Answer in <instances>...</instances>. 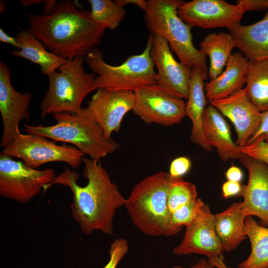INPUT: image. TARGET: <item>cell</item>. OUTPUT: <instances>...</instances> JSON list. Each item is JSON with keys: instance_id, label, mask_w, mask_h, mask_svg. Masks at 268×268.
I'll list each match as a JSON object with an SVG mask.
<instances>
[{"instance_id": "6da1fadb", "label": "cell", "mask_w": 268, "mask_h": 268, "mask_svg": "<svg viewBox=\"0 0 268 268\" xmlns=\"http://www.w3.org/2000/svg\"><path fill=\"white\" fill-rule=\"evenodd\" d=\"M83 176L86 185L77 183L78 173L65 167L64 171L43 187V194L55 184L68 187L72 193L70 209L72 218L81 231L89 235L94 231L113 235V221L118 209L124 206L125 199L118 187L112 181L100 160L83 157Z\"/></svg>"}, {"instance_id": "7a4b0ae2", "label": "cell", "mask_w": 268, "mask_h": 268, "mask_svg": "<svg viewBox=\"0 0 268 268\" xmlns=\"http://www.w3.org/2000/svg\"><path fill=\"white\" fill-rule=\"evenodd\" d=\"M28 30L52 53L66 60L85 57L101 42L106 28L93 22L90 11L72 0L57 2L45 16L27 13Z\"/></svg>"}, {"instance_id": "3957f363", "label": "cell", "mask_w": 268, "mask_h": 268, "mask_svg": "<svg viewBox=\"0 0 268 268\" xmlns=\"http://www.w3.org/2000/svg\"><path fill=\"white\" fill-rule=\"evenodd\" d=\"M172 177L161 171L146 177L132 190L124 206L134 226L151 236H170L180 230L172 223L168 208Z\"/></svg>"}, {"instance_id": "277c9868", "label": "cell", "mask_w": 268, "mask_h": 268, "mask_svg": "<svg viewBox=\"0 0 268 268\" xmlns=\"http://www.w3.org/2000/svg\"><path fill=\"white\" fill-rule=\"evenodd\" d=\"M56 124L49 126L24 125L27 134L51 138L54 141L72 144L84 154L100 160L118 149L120 144L106 138L102 129L87 108L77 113L63 112L53 115Z\"/></svg>"}, {"instance_id": "5b68a950", "label": "cell", "mask_w": 268, "mask_h": 268, "mask_svg": "<svg viewBox=\"0 0 268 268\" xmlns=\"http://www.w3.org/2000/svg\"><path fill=\"white\" fill-rule=\"evenodd\" d=\"M144 19L150 34L165 38L180 62L199 68L207 78L206 56L193 42L192 27L179 16L180 0H148Z\"/></svg>"}, {"instance_id": "8992f818", "label": "cell", "mask_w": 268, "mask_h": 268, "mask_svg": "<svg viewBox=\"0 0 268 268\" xmlns=\"http://www.w3.org/2000/svg\"><path fill=\"white\" fill-rule=\"evenodd\" d=\"M84 57L69 60L49 74V87L40 103L43 115L80 111L82 102L96 89L95 73H87L83 67Z\"/></svg>"}, {"instance_id": "52a82bcc", "label": "cell", "mask_w": 268, "mask_h": 268, "mask_svg": "<svg viewBox=\"0 0 268 268\" xmlns=\"http://www.w3.org/2000/svg\"><path fill=\"white\" fill-rule=\"evenodd\" d=\"M152 35H149L142 53L129 57L121 65L112 66L104 60V55L97 47L85 58L89 68L98 76L95 78L96 89L134 92L145 86L156 83V72L150 57Z\"/></svg>"}, {"instance_id": "ba28073f", "label": "cell", "mask_w": 268, "mask_h": 268, "mask_svg": "<svg viewBox=\"0 0 268 268\" xmlns=\"http://www.w3.org/2000/svg\"><path fill=\"white\" fill-rule=\"evenodd\" d=\"M0 153L20 158L34 169L49 162H63L75 169L80 166L84 155L75 146L59 145L45 137L20 133Z\"/></svg>"}, {"instance_id": "9c48e42d", "label": "cell", "mask_w": 268, "mask_h": 268, "mask_svg": "<svg viewBox=\"0 0 268 268\" xmlns=\"http://www.w3.org/2000/svg\"><path fill=\"white\" fill-rule=\"evenodd\" d=\"M56 177L53 168L36 170L0 153V195L25 204Z\"/></svg>"}, {"instance_id": "30bf717a", "label": "cell", "mask_w": 268, "mask_h": 268, "mask_svg": "<svg viewBox=\"0 0 268 268\" xmlns=\"http://www.w3.org/2000/svg\"><path fill=\"white\" fill-rule=\"evenodd\" d=\"M134 93L132 111L146 124L172 126L181 123L186 116L184 101L170 95L156 84L141 87Z\"/></svg>"}, {"instance_id": "8fae6325", "label": "cell", "mask_w": 268, "mask_h": 268, "mask_svg": "<svg viewBox=\"0 0 268 268\" xmlns=\"http://www.w3.org/2000/svg\"><path fill=\"white\" fill-rule=\"evenodd\" d=\"M151 35L150 55L157 69L156 84L174 97L187 99L192 68L175 59L165 38Z\"/></svg>"}, {"instance_id": "7c38bea8", "label": "cell", "mask_w": 268, "mask_h": 268, "mask_svg": "<svg viewBox=\"0 0 268 268\" xmlns=\"http://www.w3.org/2000/svg\"><path fill=\"white\" fill-rule=\"evenodd\" d=\"M177 13L192 27L229 29L240 24L245 12L238 4H232L224 0H193L183 1Z\"/></svg>"}, {"instance_id": "4fadbf2b", "label": "cell", "mask_w": 268, "mask_h": 268, "mask_svg": "<svg viewBox=\"0 0 268 268\" xmlns=\"http://www.w3.org/2000/svg\"><path fill=\"white\" fill-rule=\"evenodd\" d=\"M10 69L0 62V112L3 126L0 146L4 148L20 133L19 125L22 120L28 121V109L32 99L30 92H19L10 82Z\"/></svg>"}, {"instance_id": "5bb4252c", "label": "cell", "mask_w": 268, "mask_h": 268, "mask_svg": "<svg viewBox=\"0 0 268 268\" xmlns=\"http://www.w3.org/2000/svg\"><path fill=\"white\" fill-rule=\"evenodd\" d=\"M134 93L132 91L98 88L87 102V108L103 130L105 137L111 139L118 132L125 115L133 110Z\"/></svg>"}, {"instance_id": "9a60e30c", "label": "cell", "mask_w": 268, "mask_h": 268, "mask_svg": "<svg viewBox=\"0 0 268 268\" xmlns=\"http://www.w3.org/2000/svg\"><path fill=\"white\" fill-rule=\"evenodd\" d=\"M239 160L249 174L241 212L246 218L257 217L260 225L268 227V166L244 154Z\"/></svg>"}, {"instance_id": "2e32d148", "label": "cell", "mask_w": 268, "mask_h": 268, "mask_svg": "<svg viewBox=\"0 0 268 268\" xmlns=\"http://www.w3.org/2000/svg\"><path fill=\"white\" fill-rule=\"evenodd\" d=\"M210 104L234 126L236 145L245 146L258 129L262 113L250 101L244 88L227 97L212 101Z\"/></svg>"}, {"instance_id": "e0dca14e", "label": "cell", "mask_w": 268, "mask_h": 268, "mask_svg": "<svg viewBox=\"0 0 268 268\" xmlns=\"http://www.w3.org/2000/svg\"><path fill=\"white\" fill-rule=\"evenodd\" d=\"M223 251L215 228L214 214L208 205L203 214L186 227L183 240L173 249L177 255L195 254L208 258L222 255Z\"/></svg>"}, {"instance_id": "ac0fdd59", "label": "cell", "mask_w": 268, "mask_h": 268, "mask_svg": "<svg viewBox=\"0 0 268 268\" xmlns=\"http://www.w3.org/2000/svg\"><path fill=\"white\" fill-rule=\"evenodd\" d=\"M202 130L207 143L216 148L223 161L239 159L242 155L232 140L229 126L222 115L213 106L206 107L202 118Z\"/></svg>"}, {"instance_id": "d6986e66", "label": "cell", "mask_w": 268, "mask_h": 268, "mask_svg": "<svg viewBox=\"0 0 268 268\" xmlns=\"http://www.w3.org/2000/svg\"><path fill=\"white\" fill-rule=\"evenodd\" d=\"M249 60L241 52L232 54L225 69L204 86L206 98L211 102L231 95L246 84Z\"/></svg>"}, {"instance_id": "ffe728a7", "label": "cell", "mask_w": 268, "mask_h": 268, "mask_svg": "<svg viewBox=\"0 0 268 268\" xmlns=\"http://www.w3.org/2000/svg\"><path fill=\"white\" fill-rule=\"evenodd\" d=\"M236 47L249 61L268 59V10L262 19L252 24H238L228 29Z\"/></svg>"}, {"instance_id": "44dd1931", "label": "cell", "mask_w": 268, "mask_h": 268, "mask_svg": "<svg viewBox=\"0 0 268 268\" xmlns=\"http://www.w3.org/2000/svg\"><path fill=\"white\" fill-rule=\"evenodd\" d=\"M207 78L198 68H192L188 101L185 103V115L192 123L190 140L203 150L209 151L212 147L206 141L202 130V118L206 108L204 80Z\"/></svg>"}, {"instance_id": "7402d4cb", "label": "cell", "mask_w": 268, "mask_h": 268, "mask_svg": "<svg viewBox=\"0 0 268 268\" xmlns=\"http://www.w3.org/2000/svg\"><path fill=\"white\" fill-rule=\"evenodd\" d=\"M16 38L19 48L12 51L10 54L38 65L43 74L48 75L58 70L67 61L48 51L28 29L20 31Z\"/></svg>"}, {"instance_id": "603a6c76", "label": "cell", "mask_w": 268, "mask_h": 268, "mask_svg": "<svg viewBox=\"0 0 268 268\" xmlns=\"http://www.w3.org/2000/svg\"><path fill=\"white\" fill-rule=\"evenodd\" d=\"M242 201L235 202L214 214V226L224 251L230 252L247 238L245 232L246 217L241 212Z\"/></svg>"}, {"instance_id": "cb8c5ba5", "label": "cell", "mask_w": 268, "mask_h": 268, "mask_svg": "<svg viewBox=\"0 0 268 268\" xmlns=\"http://www.w3.org/2000/svg\"><path fill=\"white\" fill-rule=\"evenodd\" d=\"M235 47V40L230 33H209L201 42L200 51L209 58L208 76L210 79L222 72Z\"/></svg>"}, {"instance_id": "d4e9b609", "label": "cell", "mask_w": 268, "mask_h": 268, "mask_svg": "<svg viewBox=\"0 0 268 268\" xmlns=\"http://www.w3.org/2000/svg\"><path fill=\"white\" fill-rule=\"evenodd\" d=\"M244 88L250 101L260 112L268 111V59L249 61Z\"/></svg>"}, {"instance_id": "484cf974", "label": "cell", "mask_w": 268, "mask_h": 268, "mask_svg": "<svg viewBox=\"0 0 268 268\" xmlns=\"http://www.w3.org/2000/svg\"><path fill=\"white\" fill-rule=\"evenodd\" d=\"M245 232L250 240L251 250L237 268H268V227L260 225L250 216L245 220Z\"/></svg>"}, {"instance_id": "4316f807", "label": "cell", "mask_w": 268, "mask_h": 268, "mask_svg": "<svg viewBox=\"0 0 268 268\" xmlns=\"http://www.w3.org/2000/svg\"><path fill=\"white\" fill-rule=\"evenodd\" d=\"M91 7L90 17L95 23L106 29H116L126 16L124 7L115 0H88Z\"/></svg>"}, {"instance_id": "83f0119b", "label": "cell", "mask_w": 268, "mask_h": 268, "mask_svg": "<svg viewBox=\"0 0 268 268\" xmlns=\"http://www.w3.org/2000/svg\"><path fill=\"white\" fill-rule=\"evenodd\" d=\"M196 186L185 181L182 177L172 178L167 200L168 208L172 214L177 209L196 200L197 197Z\"/></svg>"}, {"instance_id": "f1b7e54d", "label": "cell", "mask_w": 268, "mask_h": 268, "mask_svg": "<svg viewBox=\"0 0 268 268\" xmlns=\"http://www.w3.org/2000/svg\"><path fill=\"white\" fill-rule=\"evenodd\" d=\"M207 204L197 198L171 214L173 224L180 231L196 221L204 213Z\"/></svg>"}, {"instance_id": "f546056e", "label": "cell", "mask_w": 268, "mask_h": 268, "mask_svg": "<svg viewBox=\"0 0 268 268\" xmlns=\"http://www.w3.org/2000/svg\"><path fill=\"white\" fill-rule=\"evenodd\" d=\"M129 251L127 241L124 238L115 239L111 243L108 253L110 259L103 268H116Z\"/></svg>"}, {"instance_id": "4dcf8cb0", "label": "cell", "mask_w": 268, "mask_h": 268, "mask_svg": "<svg viewBox=\"0 0 268 268\" xmlns=\"http://www.w3.org/2000/svg\"><path fill=\"white\" fill-rule=\"evenodd\" d=\"M242 154L260 160L268 166V142L261 141L238 147Z\"/></svg>"}, {"instance_id": "1f68e13d", "label": "cell", "mask_w": 268, "mask_h": 268, "mask_svg": "<svg viewBox=\"0 0 268 268\" xmlns=\"http://www.w3.org/2000/svg\"><path fill=\"white\" fill-rule=\"evenodd\" d=\"M191 161L187 157H179L174 159L170 164L169 174L172 178L182 177L190 170Z\"/></svg>"}, {"instance_id": "d6a6232c", "label": "cell", "mask_w": 268, "mask_h": 268, "mask_svg": "<svg viewBox=\"0 0 268 268\" xmlns=\"http://www.w3.org/2000/svg\"><path fill=\"white\" fill-rule=\"evenodd\" d=\"M261 141L268 142V111L262 113L258 129L246 145Z\"/></svg>"}, {"instance_id": "836d02e7", "label": "cell", "mask_w": 268, "mask_h": 268, "mask_svg": "<svg viewBox=\"0 0 268 268\" xmlns=\"http://www.w3.org/2000/svg\"><path fill=\"white\" fill-rule=\"evenodd\" d=\"M246 185L240 183L227 181L222 185V195L223 198L227 199L233 197H243L245 193Z\"/></svg>"}, {"instance_id": "e575fe53", "label": "cell", "mask_w": 268, "mask_h": 268, "mask_svg": "<svg viewBox=\"0 0 268 268\" xmlns=\"http://www.w3.org/2000/svg\"><path fill=\"white\" fill-rule=\"evenodd\" d=\"M244 12L268 10V0H238L236 2Z\"/></svg>"}, {"instance_id": "d590c367", "label": "cell", "mask_w": 268, "mask_h": 268, "mask_svg": "<svg viewBox=\"0 0 268 268\" xmlns=\"http://www.w3.org/2000/svg\"><path fill=\"white\" fill-rule=\"evenodd\" d=\"M227 181L241 183L244 178L242 170L239 167L233 165L225 173Z\"/></svg>"}, {"instance_id": "8d00e7d4", "label": "cell", "mask_w": 268, "mask_h": 268, "mask_svg": "<svg viewBox=\"0 0 268 268\" xmlns=\"http://www.w3.org/2000/svg\"><path fill=\"white\" fill-rule=\"evenodd\" d=\"M0 41L1 42L11 45L16 49H18L19 48L16 37H13L9 36L1 28H0Z\"/></svg>"}, {"instance_id": "74e56055", "label": "cell", "mask_w": 268, "mask_h": 268, "mask_svg": "<svg viewBox=\"0 0 268 268\" xmlns=\"http://www.w3.org/2000/svg\"><path fill=\"white\" fill-rule=\"evenodd\" d=\"M115 1L122 7L129 3L134 4L144 11L146 10L148 4V1L144 0H115Z\"/></svg>"}, {"instance_id": "f35d334b", "label": "cell", "mask_w": 268, "mask_h": 268, "mask_svg": "<svg viewBox=\"0 0 268 268\" xmlns=\"http://www.w3.org/2000/svg\"><path fill=\"white\" fill-rule=\"evenodd\" d=\"M57 2L56 0H43V11L42 15L47 16L51 14L54 12Z\"/></svg>"}, {"instance_id": "ab89813d", "label": "cell", "mask_w": 268, "mask_h": 268, "mask_svg": "<svg viewBox=\"0 0 268 268\" xmlns=\"http://www.w3.org/2000/svg\"><path fill=\"white\" fill-rule=\"evenodd\" d=\"M208 260L216 268H230L227 267L224 261V257L222 255L208 258Z\"/></svg>"}, {"instance_id": "60d3db41", "label": "cell", "mask_w": 268, "mask_h": 268, "mask_svg": "<svg viewBox=\"0 0 268 268\" xmlns=\"http://www.w3.org/2000/svg\"><path fill=\"white\" fill-rule=\"evenodd\" d=\"M190 268H216L208 260L201 259Z\"/></svg>"}, {"instance_id": "b9f144b4", "label": "cell", "mask_w": 268, "mask_h": 268, "mask_svg": "<svg viewBox=\"0 0 268 268\" xmlns=\"http://www.w3.org/2000/svg\"><path fill=\"white\" fill-rule=\"evenodd\" d=\"M18 1L23 6L36 4L43 2L42 0H18Z\"/></svg>"}, {"instance_id": "7bdbcfd3", "label": "cell", "mask_w": 268, "mask_h": 268, "mask_svg": "<svg viewBox=\"0 0 268 268\" xmlns=\"http://www.w3.org/2000/svg\"><path fill=\"white\" fill-rule=\"evenodd\" d=\"M6 8L5 2L4 0H0V12H2Z\"/></svg>"}, {"instance_id": "ee69618b", "label": "cell", "mask_w": 268, "mask_h": 268, "mask_svg": "<svg viewBox=\"0 0 268 268\" xmlns=\"http://www.w3.org/2000/svg\"><path fill=\"white\" fill-rule=\"evenodd\" d=\"M172 268H184L181 266H175L173 267Z\"/></svg>"}]
</instances>
